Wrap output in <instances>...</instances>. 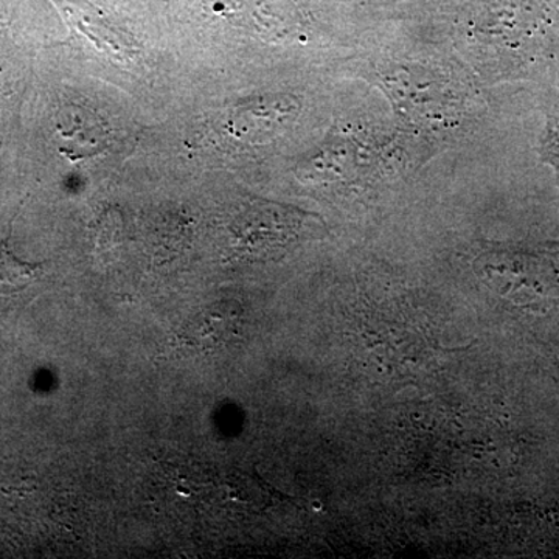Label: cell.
<instances>
[{
  "mask_svg": "<svg viewBox=\"0 0 559 559\" xmlns=\"http://www.w3.org/2000/svg\"><path fill=\"white\" fill-rule=\"evenodd\" d=\"M43 267V263L17 259L10 249L9 238L0 241V293H20L27 288L38 278Z\"/></svg>",
  "mask_w": 559,
  "mask_h": 559,
  "instance_id": "obj_4",
  "label": "cell"
},
{
  "mask_svg": "<svg viewBox=\"0 0 559 559\" xmlns=\"http://www.w3.org/2000/svg\"><path fill=\"white\" fill-rule=\"evenodd\" d=\"M57 5L64 13L69 24L75 27L81 35L86 36L97 49L120 58V60H127V58L135 57L139 53L138 44L130 35L116 31L102 17H94V14H90L87 11L84 13L83 7L79 3L61 0Z\"/></svg>",
  "mask_w": 559,
  "mask_h": 559,
  "instance_id": "obj_2",
  "label": "cell"
},
{
  "mask_svg": "<svg viewBox=\"0 0 559 559\" xmlns=\"http://www.w3.org/2000/svg\"><path fill=\"white\" fill-rule=\"evenodd\" d=\"M27 68L7 32L0 27V117L14 109L24 90Z\"/></svg>",
  "mask_w": 559,
  "mask_h": 559,
  "instance_id": "obj_3",
  "label": "cell"
},
{
  "mask_svg": "<svg viewBox=\"0 0 559 559\" xmlns=\"http://www.w3.org/2000/svg\"><path fill=\"white\" fill-rule=\"evenodd\" d=\"M318 216L275 202L248 200L234 212L227 234L237 260H277L299 242L322 235Z\"/></svg>",
  "mask_w": 559,
  "mask_h": 559,
  "instance_id": "obj_1",
  "label": "cell"
},
{
  "mask_svg": "<svg viewBox=\"0 0 559 559\" xmlns=\"http://www.w3.org/2000/svg\"><path fill=\"white\" fill-rule=\"evenodd\" d=\"M234 316L226 318V316L219 314V312L209 311V314L200 316V319H197V322H194L197 340L210 348L234 337Z\"/></svg>",
  "mask_w": 559,
  "mask_h": 559,
  "instance_id": "obj_5",
  "label": "cell"
},
{
  "mask_svg": "<svg viewBox=\"0 0 559 559\" xmlns=\"http://www.w3.org/2000/svg\"><path fill=\"white\" fill-rule=\"evenodd\" d=\"M540 156L554 168L559 183V106L550 114L546 131L540 139Z\"/></svg>",
  "mask_w": 559,
  "mask_h": 559,
  "instance_id": "obj_6",
  "label": "cell"
},
{
  "mask_svg": "<svg viewBox=\"0 0 559 559\" xmlns=\"http://www.w3.org/2000/svg\"><path fill=\"white\" fill-rule=\"evenodd\" d=\"M554 367H555V382H557L558 392H559V358L555 359Z\"/></svg>",
  "mask_w": 559,
  "mask_h": 559,
  "instance_id": "obj_7",
  "label": "cell"
}]
</instances>
